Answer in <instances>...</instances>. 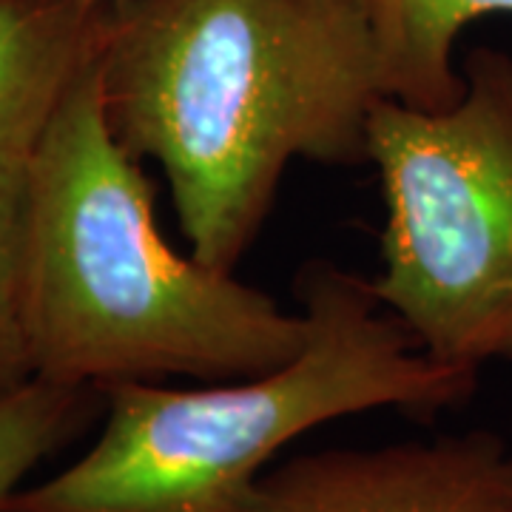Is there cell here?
I'll list each match as a JSON object with an SVG mask.
<instances>
[{
	"label": "cell",
	"mask_w": 512,
	"mask_h": 512,
	"mask_svg": "<svg viewBox=\"0 0 512 512\" xmlns=\"http://www.w3.org/2000/svg\"><path fill=\"white\" fill-rule=\"evenodd\" d=\"M103 111L163 165L188 254L234 274L293 160L367 163L382 100L367 0H111Z\"/></svg>",
	"instance_id": "cell-1"
},
{
	"label": "cell",
	"mask_w": 512,
	"mask_h": 512,
	"mask_svg": "<svg viewBox=\"0 0 512 512\" xmlns=\"http://www.w3.org/2000/svg\"><path fill=\"white\" fill-rule=\"evenodd\" d=\"M26 330L35 376L94 390L237 382L308 345L305 313L165 242L154 185L106 123L100 57L32 146Z\"/></svg>",
	"instance_id": "cell-2"
},
{
	"label": "cell",
	"mask_w": 512,
	"mask_h": 512,
	"mask_svg": "<svg viewBox=\"0 0 512 512\" xmlns=\"http://www.w3.org/2000/svg\"><path fill=\"white\" fill-rule=\"evenodd\" d=\"M305 350L271 373L165 387H103L92 447L0 512H237L282 447L336 419L396 407L430 416L467 402L478 373L430 359L370 279L311 262L296 279Z\"/></svg>",
	"instance_id": "cell-3"
},
{
	"label": "cell",
	"mask_w": 512,
	"mask_h": 512,
	"mask_svg": "<svg viewBox=\"0 0 512 512\" xmlns=\"http://www.w3.org/2000/svg\"><path fill=\"white\" fill-rule=\"evenodd\" d=\"M464 97L421 111L382 97L367 163L384 194L373 293L441 365L512 362V55L461 63Z\"/></svg>",
	"instance_id": "cell-4"
},
{
	"label": "cell",
	"mask_w": 512,
	"mask_h": 512,
	"mask_svg": "<svg viewBox=\"0 0 512 512\" xmlns=\"http://www.w3.org/2000/svg\"><path fill=\"white\" fill-rule=\"evenodd\" d=\"M237 512H512V450L467 430L302 453L265 470Z\"/></svg>",
	"instance_id": "cell-5"
},
{
	"label": "cell",
	"mask_w": 512,
	"mask_h": 512,
	"mask_svg": "<svg viewBox=\"0 0 512 512\" xmlns=\"http://www.w3.org/2000/svg\"><path fill=\"white\" fill-rule=\"evenodd\" d=\"M111 0H0V151L35 146L103 49Z\"/></svg>",
	"instance_id": "cell-6"
},
{
	"label": "cell",
	"mask_w": 512,
	"mask_h": 512,
	"mask_svg": "<svg viewBox=\"0 0 512 512\" xmlns=\"http://www.w3.org/2000/svg\"><path fill=\"white\" fill-rule=\"evenodd\" d=\"M382 94L421 111L464 97L456 69L461 32L487 15H512V0H367Z\"/></svg>",
	"instance_id": "cell-7"
},
{
	"label": "cell",
	"mask_w": 512,
	"mask_h": 512,
	"mask_svg": "<svg viewBox=\"0 0 512 512\" xmlns=\"http://www.w3.org/2000/svg\"><path fill=\"white\" fill-rule=\"evenodd\" d=\"M103 393L32 376L0 396V510L43 458L77 439Z\"/></svg>",
	"instance_id": "cell-8"
},
{
	"label": "cell",
	"mask_w": 512,
	"mask_h": 512,
	"mask_svg": "<svg viewBox=\"0 0 512 512\" xmlns=\"http://www.w3.org/2000/svg\"><path fill=\"white\" fill-rule=\"evenodd\" d=\"M32 146L0 151V396L35 376L26 330V225Z\"/></svg>",
	"instance_id": "cell-9"
}]
</instances>
